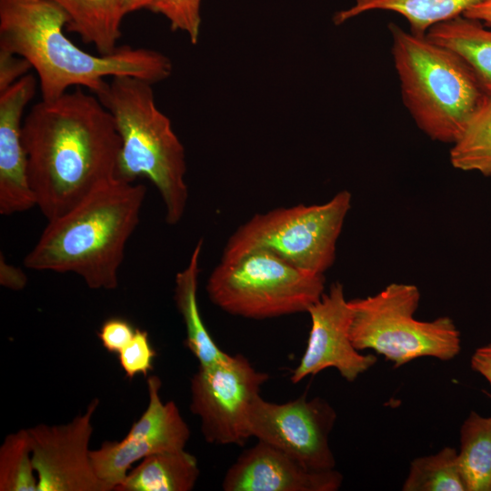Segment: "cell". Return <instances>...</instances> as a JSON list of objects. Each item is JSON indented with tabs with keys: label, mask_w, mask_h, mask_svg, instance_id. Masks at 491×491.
<instances>
[{
	"label": "cell",
	"mask_w": 491,
	"mask_h": 491,
	"mask_svg": "<svg viewBox=\"0 0 491 491\" xmlns=\"http://www.w3.org/2000/svg\"><path fill=\"white\" fill-rule=\"evenodd\" d=\"M22 137L30 186L47 221L115 178L121 139L115 120L82 87L35 104Z\"/></svg>",
	"instance_id": "6da1fadb"
},
{
	"label": "cell",
	"mask_w": 491,
	"mask_h": 491,
	"mask_svg": "<svg viewBox=\"0 0 491 491\" xmlns=\"http://www.w3.org/2000/svg\"><path fill=\"white\" fill-rule=\"evenodd\" d=\"M28 429L9 434L0 446V491H37Z\"/></svg>",
	"instance_id": "cb8c5ba5"
},
{
	"label": "cell",
	"mask_w": 491,
	"mask_h": 491,
	"mask_svg": "<svg viewBox=\"0 0 491 491\" xmlns=\"http://www.w3.org/2000/svg\"><path fill=\"white\" fill-rule=\"evenodd\" d=\"M99 405L92 400L85 413L63 425L28 428L37 491H112L96 475L89 449L92 419Z\"/></svg>",
	"instance_id": "8fae6325"
},
{
	"label": "cell",
	"mask_w": 491,
	"mask_h": 491,
	"mask_svg": "<svg viewBox=\"0 0 491 491\" xmlns=\"http://www.w3.org/2000/svg\"><path fill=\"white\" fill-rule=\"evenodd\" d=\"M203 239L195 245L187 266L175 276L174 299L185 328V346L195 356L199 366H208L227 354L215 343L207 331L197 304L199 259Z\"/></svg>",
	"instance_id": "e0dca14e"
},
{
	"label": "cell",
	"mask_w": 491,
	"mask_h": 491,
	"mask_svg": "<svg viewBox=\"0 0 491 491\" xmlns=\"http://www.w3.org/2000/svg\"><path fill=\"white\" fill-rule=\"evenodd\" d=\"M420 301L416 286L391 283L379 293L348 300L350 340L358 351L372 349L399 367L425 356L448 361L461 350L460 332L453 319L415 317Z\"/></svg>",
	"instance_id": "8992f818"
},
{
	"label": "cell",
	"mask_w": 491,
	"mask_h": 491,
	"mask_svg": "<svg viewBox=\"0 0 491 491\" xmlns=\"http://www.w3.org/2000/svg\"><path fill=\"white\" fill-rule=\"evenodd\" d=\"M268 378L242 355L199 366L191 378L190 410L206 442L243 446L251 437L250 411Z\"/></svg>",
	"instance_id": "9c48e42d"
},
{
	"label": "cell",
	"mask_w": 491,
	"mask_h": 491,
	"mask_svg": "<svg viewBox=\"0 0 491 491\" xmlns=\"http://www.w3.org/2000/svg\"><path fill=\"white\" fill-rule=\"evenodd\" d=\"M388 28L405 106L429 138L453 145L486 96L475 73L456 52L426 35L395 23Z\"/></svg>",
	"instance_id": "5b68a950"
},
{
	"label": "cell",
	"mask_w": 491,
	"mask_h": 491,
	"mask_svg": "<svg viewBox=\"0 0 491 491\" xmlns=\"http://www.w3.org/2000/svg\"><path fill=\"white\" fill-rule=\"evenodd\" d=\"M67 15L65 29L76 33L85 44L95 46L98 54L115 52L121 37L125 15L123 0H51Z\"/></svg>",
	"instance_id": "d6986e66"
},
{
	"label": "cell",
	"mask_w": 491,
	"mask_h": 491,
	"mask_svg": "<svg viewBox=\"0 0 491 491\" xmlns=\"http://www.w3.org/2000/svg\"><path fill=\"white\" fill-rule=\"evenodd\" d=\"M336 414L325 399L302 396L283 404L255 400L248 421L251 436L266 442L313 471L334 469L329 435Z\"/></svg>",
	"instance_id": "30bf717a"
},
{
	"label": "cell",
	"mask_w": 491,
	"mask_h": 491,
	"mask_svg": "<svg viewBox=\"0 0 491 491\" xmlns=\"http://www.w3.org/2000/svg\"><path fill=\"white\" fill-rule=\"evenodd\" d=\"M307 313L311 328L305 353L292 371V383L328 367L336 368L343 378L353 382L376 363V356L362 355L350 340L351 308L340 282L333 283Z\"/></svg>",
	"instance_id": "4fadbf2b"
},
{
	"label": "cell",
	"mask_w": 491,
	"mask_h": 491,
	"mask_svg": "<svg viewBox=\"0 0 491 491\" xmlns=\"http://www.w3.org/2000/svg\"><path fill=\"white\" fill-rule=\"evenodd\" d=\"M456 169L491 176V97L486 95L461 137L452 145Z\"/></svg>",
	"instance_id": "7402d4cb"
},
{
	"label": "cell",
	"mask_w": 491,
	"mask_h": 491,
	"mask_svg": "<svg viewBox=\"0 0 491 491\" xmlns=\"http://www.w3.org/2000/svg\"><path fill=\"white\" fill-rule=\"evenodd\" d=\"M31 68L25 58L0 49V93L27 75Z\"/></svg>",
	"instance_id": "83f0119b"
},
{
	"label": "cell",
	"mask_w": 491,
	"mask_h": 491,
	"mask_svg": "<svg viewBox=\"0 0 491 491\" xmlns=\"http://www.w3.org/2000/svg\"><path fill=\"white\" fill-rule=\"evenodd\" d=\"M463 15L480 21L484 25H491V0H486L474 5L466 11Z\"/></svg>",
	"instance_id": "4dcf8cb0"
},
{
	"label": "cell",
	"mask_w": 491,
	"mask_h": 491,
	"mask_svg": "<svg viewBox=\"0 0 491 491\" xmlns=\"http://www.w3.org/2000/svg\"><path fill=\"white\" fill-rule=\"evenodd\" d=\"M153 0H123L125 14L138 11L140 9H149Z\"/></svg>",
	"instance_id": "1f68e13d"
},
{
	"label": "cell",
	"mask_w": 491,
	"mask_h": 491,
	"mask_svg": "<svg viewBox=\"0 0 491 491\" xmlns=\"http://www.w3.org/2000/svg\"><path fill=\"white\" fill-rule=\"evenodd\" d=\"M343 476L335 469L313 471L273 446L258 440L226 471L225 491H336Z\"/></svg>",
	"instance_id": "5bb4252c"
},
{
	"label": "cell",
	"mask_w": 491,
	"mask_h": 491,
	"mask_svg": "<svg viewBox=\"0 0 491 491\" xmlns=\"http://www.w3.org/2000/svg\"><path fill=\"white\" fill-rule=\"evenodd\" d=\"M155 356L148 333L136 328L132 340L118 353V360L125 376L133 379L138 375L147 376Z\"/></svg>",
	"instance_id": "484cf974"
},
{
	"label": "cell",
	"mask_w": 491,
	"mask_h": 491,
	"mask_svg": "<svg viewBox=\"0 0 491 491\" xmlns=\"http://www.w3.org/2000/svg\"><path fill=\"white\" fill-rule=\"evenodd\" d=\"M36 90V78L25 75L0 93V214L10 215L36 206L23 144V115Z\"/></svg>",
	"instance_id": "9a60e30c"
},
{
	"label": "cell",
	"mask_w": 491,
	"mask_h": 491,
	"mask_svg": "<svg viewBox=\"0 0 491 491\" xmlns=\"http://www.w3.org/2000/svg\"><path fill=\"white\" fill-rule=\"evenodd\" d=\"M404 491H466L460 473L457 451L450 446L420 456L410 464Z\"/></svg>",
	"instance_id": "603a6c76"
},
{
	"label": "cell",
	"mask_w": 491,
	"mask_h": 491,
	"mask_svg": "<svg viewBox=\"0 0 491 491\" xmlns=\"http://www.w3.org/2000/svg\"><path fill=\"white\" fill-rule=\"evenodd\" d=\"M471 367L491 386V343L477 348L471 356Z\"/></svg>",
	"instance_id": "f546056e"
},
{
	"label": "cell",
	"mask_w": 491,
	"mask_h": 491,
	"mask_svg": "<svg viewBox=\"0 0 491 491\" xmlns=\"http://www.w3.org/2000/svg\"><path fill=\"white\" fill-rule=\"evenodd\" d=\"M200 7L201 0H153L148 10L164 15L172 30L186 34L195 45L200 35Z\"/></svg>",
	"instance_id": "d4e9b609"
},
{
	"label": "cell",
	"mask_w": 491,
	"mask_h": 491,
	"mask_svg": "<svg viewBox=\"0 0 491 491\" xmlns=\"http://www.w3.org/2000/svg\"><path fill=\"white\" fill-rule=\"evenodd\" d=\"M161 380L147 378L148 405L120 441H105L91 450L97 476L112 490L126 477L134 463L154 454L185 449L190 430L174 401L163 403Z\"/></svg>",
	"instance_id": "7c38bea8"
},
{
	"label": "cell",
	"mask_w": 491,
	"mask_h": 491,
	"mask_svg": "<svg viewBox=\"0 0 491 491\" xmlns=\"http://www.w3.org/2000/svg\"><path fill=\"white\" fill-rule=\"evenodd\" d=\"M27 284V276L20 267L8 264L0 254V285L13 291L23 290Z\"/></svg>",
	"instance_id": "f1b7e54d"
},
{
	"label": "cell",
	"mask_w": 491,
	"mask_h": 491,
	"mask_svg": "<svg viewBox=\"0 0 491 491\" xmlns=\"http://www.w3.org/2000/svg\"><path fill=\"white\" fill-rule=\"evenodd\" d=\"M347 190L316 205L279 207L252 216L230 235L221 262L255 250H266L292 265L325 274L336 259V242L351 208Z\"/></svg>",
	"instance_id": "52a82bcc"
},
{
	"label": "cell",
	"mask_w": 491,
	"mask_h": 491,
	"mask_svg": "<svg viewBox=\"0 0 491 491\" xmlns=\"http://www.w3.org/2000/svg\"><path fill=\"white\" fill-rule=\"evenodd\" d=\"M135 330L127 320L112 317L103 323L97 336L104 348L118 354L132 340Z\"/></svg>",
	"instance_id": "4316f807"
},
{
	"label": "cell",
	"mask_w": 491,
	"mask_h": 491,
	"mask_svg": "<svg viewBox=\"0 0 491 491\" xmlns=\"http://www.w3.org/2000/svg\"><path fill=\"white\" fill-rule=\"evenodd\" d=\"M68 23L66 13L51 0H0V49L31 64L43 100H55L72 86L97 95L108 76L130 75L151 84L170 76L171 60L153 49L125 45L108 55L84 51L64 33Z\"/></svg>",
	"instance_id": "7a4b0ae2"
},
{
	"label": "cell",
	"mask_w": 491,
	"mask_h": 491,
	"mask_svg": "<svg viewBox=\"0 0 491 491\" xmlns=\"http://www.w3.org/2000/svg\"><path fill=\"white\" fill-rule=\"evenodd\" d=\"M151 83L130 75L112 77L96 96L112 115L121 139L115 177H145L158 190L165 221L176 225L188 200L185 148L170 119L157 107Z\"/></svg>",
	"instance_id": "277c9868"
},
{
	"label": "cell",
	"mask_w": 491,
	"mask_h": 491,
	"mask_svg": "<svg viewBox=\"0 0 491 491\" xmlns=\"http://www.w3.org/2000/svg\"><path fill=\"white\" fill-rule=\"evenodd\" d=\"M145 192L144 185L116 177L101 185L72 209L48 221L25 257V266L74 273L91 289H115Z\"/></svg>",
	"instance_id": "3957f363"
},
{
	"label": "cell",
	"mask_w": 491,
	"mask_h": 491,
	"mask_svg": "<svg viewBox=\"0 0 491 491\" xmlns=\"http://www.w3.org/2000/svg\"><path fill=\"white\" fill-rule=\"evenodd\" d=\"M426 35L461 55L486 95L491 97V29L480 21L460 15L432 26Z\"/></svg>",
	"instance_id": "ffe728a7"
},
{
	"label": "cell",
	"mask_w": 491,
	"mask_h": 491,
	"mask_svg": "<svg viewBox=\"0 0 491 491\" xmlns=\"http://www.w3.org/2000/svg\"><path fill=\"white\" fill-rule=\"evenodd\" d=\"M457 460L466 491H491V416L472 411L460 429Z\"/></svg>",
	"instance_id": "44dd1931"
},
{
	"label": "cell",
	"mask_w": 491,
	"mask_h": 491,
	"mask_svg": "<svg viewBox=\"0 0 491 491\" xmlns=\"http://www.w3.org/2000/svg\"><path fill=\"white\" fill-rule=\"evenodd\" d=\"M324 274L301 269L266 250L219 262L205 286L209 299L225 312L250 319L308 311L325 290Z\"/></svg>",
	"instance_id": "ba28073f"
},
{
	"label": "cell",
	"mask_w": 491,
	"mask_h": 491,
	"mask_svg": "<svg viewBox=\"0 0 491 491\" xmlns=\"http://www.w3.org/2000/svg\"><path fill=\"white\" fill-rule=\"evenodd\" d=\"M486 0H356L346 9L337 11L333 21L342 25L371 11H389L402 15L410 32L426 35L434 25L463 15L466 11Z\"/></svg>",
	"instance_id": "2e32d148"
},
{
	"label": "cell",
	"mask_w": 491,
	"mask_h": 491,
	"mask_svg": "<svg viewBox=\"0 0 491 491\" xmlns=\"http://www.w3.org/2000/svg\"><path fill=\"white\" fill-rule=\"evenodd\" d=\"M200 475L196 458L185 449L142 459L114 491H190Z\"/></svg>",
	"instance_id": "ac0fdd59"
}]
</instances>
